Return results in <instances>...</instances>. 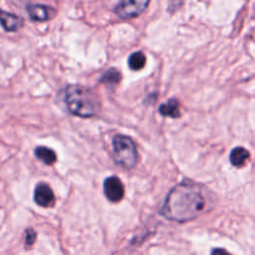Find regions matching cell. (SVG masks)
Masks as SVG:
<instances>
[{
  "mask_svg": "<svg viewBox=\"0 0 255 255\" xmlns=\"http://www.w3.org/2000/svg\"><path fill=\"white\" fill-rule=\"evenodd\" d=\"M34 201L41 207H52L55 204L52 188L45 182L38 183L34 190Z\"/></svg>",
  "mask_w": 255,
  "mask_h": 255,
  "instance_id": "obj_6",
  "label": "cell"
},
{
  "mask_svg": "<svg viewBox=\"0 0 255 255\" xmlns=\"http://www.w3.org/2000/svg\"><path fill=\"white\" fill-rule=\"evenodd\" d=\"M249 155H250V153L246 148H244L242 146H237L231 150L229 159H230V162L234 166L240 167V166L244 165L246 160L249 158Z\"/></svg>",
  "mask_w": 255,
  "mask_h": 255,
  "instance_id": "obj_9",
  "label": "cell"
},
{
  "mask_svg": "<svg viewBox=\"0 0 255 255\" xmlns=\"http://www.w3.org/2000/svg\"><path fill=\"white\" fill-rule=\"evenodd\" d=\"M64 103L70 113L82 118L96 116L101 108L97 95L80 85H70L65 89Z\"/></svg>",
  "mask_w": 255,
  "mask_h": 255,
  "instance_id": "obj_2",
  "label": "cell"
},
{
  "mask_svg": "<svg viewBox=\"0 0 255 255\" xmlns=\"http://www.w3.org/2000/svg\"><path fill=\"white\" fill-rule=\"evenodd\" d=\"M120 80H121V73L115 68H111L107 70L101 78V82L105 84H118Z\"/></svg>",
  "mask_w": 255,
  "mask_h": 255,
  "instance_id": "obj_13",
  "label": "cell"
},
{
  "mask_svg": "<svg viewBox=\"0 0 255 255\" xmlns=\"http://www.w3.org/2000/svg\"><path fill=\"white\" fill-rule=\"evenodd\" d=\"M34 152L36 157L43 161L45 164H53L57 159L55 151L47 146H38L35 148Z\"/></svg>",
  "mask_w": 255,
  "mask_h": 255,
  "instance_id": "obj_11",
  "label": "cell"
},
{
  "mask_svg": "<svg viewBox=\"0 0 255 255\" xmlns=\"http://www.w3.org/2000/svg\"><path fill=\"white\" fill-rule=\"evenodd\" d=\"M104 193L112 202H119L125 194L122 181L117 176H109L104 181Z\"/></svg>",
  "mask_w": 255,
  "mask_h": 255,
  "instance_id": "obj_5",
  "label": "cell"
},
{
  "mask_svg": "<svg viewBox=\"0 0 255 255\" xmlns=\"http://www.w3.org/2000/svg\"><path fill=\"white\" fill-rule=\"evenodd\" d=\"M149 0H120L115 8L116 14L122 19H130L141 14Z\"/></svg>",
  "mask_w": 255,
  "mask_h": 255,
  "instance_id": "obj_4",
  "label": "cell"
},
{
  "mask_svg": "<svg viewBox=\"0 0 255 255\" xmlns=\"http://www.w3.org/2000/svg\"><path fill=\"white\" fill-rule=\"evenodd\" d=\"M211 255H230V254L223 248H214L211 251Z\"/></svg>",
  "mask_w": 255,
  "mask_h": 255,
  "instance_id": "obj_15",
  "label": "cell"
},
{
  "mask_svg": "<svg viewBox=\"0 0 255 255\" xmlns=\"http://www.w3.org/2000/svg\"><path fill=\"white\" fill-rule=\"evenodd\" d=\"M35 239H36V232L29 228L26 230V236H25V244L26 246H31L33 245V243L35 242Z\"/></svg>",
  "mask_w": 255,
  "mask_h": 255,
  "instance_id": "obj_14",
  "label": "cell"
},
{
  "mask_svg": "<svg viewBox=\"0 0 255 255\" xmlns=\"http://www.w3.org/2000/svg\"><path fill=\"white\" fill-rule=\"evenodd\" d=\"M27 11H28L29 17L33 21H37V22L50 20L56 14L55 9H53L50 6L41 5V4H30L27 6Z\"/></svg>",
  "mask_w": 255,
  "mask_h": 255,
  "instance_id": "obj_7",
  "label": "cell"
},
{
  "mask_svg": "<svg viewBox=\"0 0 255 255\" xmlns=\"http://www.w3.org/2000/svg\"><path fill=\"white\" fill-rule=\"evenodd\" d=\"M158 111H159L160 115H162L164 117L178 118L179 115H180L179 105H178V102L175 99H170L165 104H162L159 107Z\"/></svg>",
  "mask_w": 255,
  "mask_h": 255,
  "instance_id": "obj_10",
  "label": "cell"
},
{
  "mask_svg": "<svg viewBox=\"0 0 255 255\" xmlns=\"http://www.w3.org/2000/svg\"><path fill=\"white\" fill-rule=\"evenodd\" d=\"M113 153L118 164L125 168H132L137 161V151L132 139L124 134L113 138Z\"/></svg>",
  "mask_w": 255,
  "mask_h": 255,
  "instance_id": "obj_3",
  "label": "cell"
},
{
  "mask_svg": "<svg viewBox=\"0 0 255 255\" xmlns=\"http://www.w3.org/2000/svg\"><path fill=\"white\" fill-rule=\"evenodd\" d=\"M0 24L6 31L13 32L17 31L23 25V21L15 14L0 10Z\"/></svg>",
  "mask_w": 255,
  "mask_h": 255,
  "instance_id": "obj_8",
  "label": "cell"
},
{
  "mask_svg": "<svg viewBox=\"0 0 255 255\" xmlns=\"http://www.w3.org/2000/svg\"><path fill=\"white\" fill-rule=\"evenodd\" d=\"M145 65V56L142 52L137 51L132 53L128 58V66L133 71L141 70Z\"/></svg>",
  "mask_w": 255,
  "mask_h": 255,
  "instance_id": "obj_12",
  "label": "cell"
},
{
  "mask_svg": "<svg viewBox=\"0 0 255 255\" xmlns=\"http://www.w3.org/2000/svg\"><path fill=\"white\" fill-rule=\"evenodd\" d=\"M207 202V191L203 185L190 180H182L170 189L160 213L168 220L186 222L203 212Z\"/></svg>",
  "mask_w": 255,
  "mask_h": 255,
  "instance_id": "obj_1",
  "label": "cell"
}]
</instances>
